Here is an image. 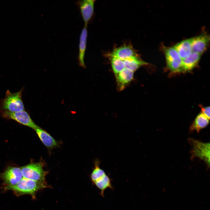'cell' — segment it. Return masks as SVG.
<instances>
[{
	"instance_id": "6da1fadb",
	"label": "cell",
	"mask_w": 210,
	"mask_h": 210,
	"mask_svg": "<svg viewBox=\"0 0 210 210\" xmlns=\"http://www.w3.org/2000/svg\"><path fill=\"white\" fill-rule=\"evenodd\" d=\"M48 187L47 184L23 177L17 184L12 186H7L6 189L12 190L18 195L29 194L34 197L37 191Z\"/></svg>"
},
{
	"instance_id": "7a4b0ae2",
	"label": "cell",
	"mask_w": 210,
	"mask_h": 210,
	"mask_svg": "<svg viewBox=\"0 0 210 210\" xmlns=\"http://www.w3.org/2000/svg\"><path fill=\"white\" fill-rule=\"evenodd\" d=\"M94 167L91 174V181L100 191V195L104 197L105 190L108 188L113 189L112 180L100 166V161L96 160L94 162Z\"/></svg>"
},
{
	"instance_id": "3957f363",
	"label": "cell",
	"mask_w": 210,
	"mask_h": 210,
	"mask_svg": "<svg viewBox=\"0 0 210 210\" xmlns=\"http://www.w3.org/2000/svg\"><path fill=\"white\" fill-rule=\"evenodd\" d=\"M42 162L30 163L20 168L23 178L44 184H47L45 177L48 172L43 170Z\"/></svg>"
},
{
	"instance_id": "277c9868",
	"label": "cell",
	"mask_w": 210,
	"mask_h": 210,
	"mask_svg": "<svg viewBox=\"0 0 210 210\" xmlns=\"http://www.w3.org/2000/svg\"><path fill=\"white\" fill-rule=\"evenodd\" d=\"M22 94V90L14 93L7 90L2 104L4 111L13 113L24 110Z\"/></svg>"
},
{
	"instance_id": "5b68a950",
	"label": "cell",
	"mask_w": 210,
	"mask_h": 210,
	"mask_svg": "<svg viewBox=\"0 0 210 210\" xmlns=\"http://www.w3.org/2000/svg\"><path fill=\"white\" fill-rule=\"evenodd\" d=\"M189 142L192 147V159L198 158L204 161L209 167L210 166V144L189 138Z\"/></svg>"
},
{
	"instance_id": "8992f818",
	"label": "cell",
	"mask_w": 210,
	"mask_h": 210,
	"mask_svg": "<svg viewBox=\"0 0 210 210\" xmlns=\"http://www.w3.org/2000/svg\"><path fill=\"white\" fill-rule=\"evenodd\" d=\"M164 52L168 68L174 72L183 71L182 60L174 47L165 48Z\"/></svg>"
},
{
	"instance_id": "52a82bcc",
	"label": "cell",
	"mask_w": 210,
	"mask_h": 210,
	"mask_svg": "<svg viewBox=\"0 0 210 210\" xmlns=\"http://www.w3.org/2000/svg\"><path fill=\"white\" fill-rule=\"evenodd\" d=\"M2 114L3 116L5 118L14 120L34 130L39 127L24 110L13 113L4 111Z\"/></svg>"
},
{
	"instance_id": "ba28073f",
	"label": "cell",
	"mask_w": 210,
	"mask_h": 210,
	"mask_svg": "<svg viewBox=\"0 0 210 210\" xmlns=\"http://www.w3.org/2000/svg\"><path fill=\"white\" fill-rule=\"evenodd\" d=\"M1 177L8 186L17 184L23 177L20 168L9 167L1 175Z\"/></svg>"
},
{
	"instance_id": "9c48e42d",
	"label": "cell",
	"mask_w": 210,
	"mask_h": 210,
	"mask_svg": "<svg viewBox=\"0 0 210 210\" xmlns=\"http://www.w3.org/2000/svg\"><path fill=\"white\" fill-rule=\"evenodd\" d=\"M95 1L94 0H83L78 1L76 2L85 26H87L93 16Z\"/></svg>"
},
{
	"instance_id": "30bf717a",
	"label": "cell",
	"mask_w": 210,
	"mask_h": 210,
	"mask_svg": "<svg viewBox=\"0 0 210 210\" xmlns=\"http://www.w3.org/2000/svg\"><path fill=\"white\" fill-rule=\"evenodd\" d=\"M134 73L132 70L125 68L115 76L118 91H122L130 83L133 79Z\"/></svg>"
},
{
	"instance_id": "8fae6325",
	"label": "cell",
	"mask_w": 210,
	"mask_h": 210,
	"mask_svg": "<svg viewBox=\"0 0 210 210\" xmlns=\"http://www.w3.org/2000/svg\"><path fill=\"white\" fill-rule=\"evenodd\" d=\"M209 41V36L205 33L193 38L192 43V52L201 55L206 49Z\"/></svg>"
},
{
	"instance_id": "7c38bea8",
	"label": "cell",
	"mask_w": 210,
	"mask_h": 210,
	"mask_svg": "<svg viewBox=\"0 0 210 210\" xmlns=\"http://www.w3.org/2000/svg\"><path fill=\"white\" fill-rule=\"evenodd\" d=\"M110 55L123 60L138 55L133 47L128 45H124L115 49Z\"/></svg>"
},
{
	"instance_id": "4fadbf2b",
	"label": "cell",
	"mask_w": 210,
	"mask_h": 210,
	"mask_svg": "<svg viewBox=\"0 0 210 210\" xmlns=\"http://www.w3.org/2000/svg\"><path fill=\"white\" fill-rule=\"evenodd\" d=\"M87 36V26L85 25L81 31L80 36L78 57L79 64L80 66L83 68L86 67L84 62V58L86 48Z\"/></svg>"
},
{
	"instance_id": "5bb4252c",
	"label": "cell",
	"mask_w": 210,
	"mask_h": 210,
	"mask_svg": "<svg viewBox=\"0 0 210 210\" xmlns=\"http://www.w3.org/2000/svg\"><path fill=\"white\" fill-rule=\"evenodd\" d=\"M34 130L42 142L48 149H52L59 146L58 142L45 130L39 127Z\"/></svg>"
},
{
	"instance_id": "9a60e30c",
	"label": "cell",
	"mask_w": 210,
	"mask_h": 210,
	"mask_svg": "<svg viewBox=\"0 0 210 210\" xmlns=\"http://www.w3.org/2000/svg\"><path fill=\"white\" fill-rule=\"evenodd\" d=\"M193 38L183 40L178 43L174 46L182 60L189 55L192 52Z\"/></svg>"
},
{
	"instance_id": "2e32d148",
	"label": "cell",
	"mask_w": 210,
	"mask_h": 210,
	"mask_svg": "<svg viewBox=\"0 0 210 210\" xmlns=\"http://www.w3.org/2000/svg\"><path fill=\"white\" fill-rule=\"evenodd\" d=\"M201 55L192 52L189 55L182 60L183 71H189L194 68L199 61Z\"/></svg>"
},
{
	"instance_id": "e0dca14e",
	"label": "cell",
	"mask_w": 210,
	"mask_h": 210,
	"mask_svg": "<svg viewBox=\"0 0 210 210\" xmlns=\"http://www.w3.org/2000/svg\"><path fill=\"white\" fill-rule=\"evenodd\" d=\"M209 119L202 112L196 117L190 126L189 131L190 132L196 131L199 132L200 130L206 127L209 123Z\"/></svg>"
},
{
	"instance_id": "ac0fdd59",
	"label": "cell",
	"mask_w": 210,
	"mask_h": 210,
	"mask_svg": "<svg viewBox=\"0 0 210 210\" xmlns=\"http://www.w3.org/2000/svg\"><path fill=\"white\" fill-rule=\"evenodd\" d=\"M123 61L125 68L134 72L141 66L147 64V62L142 60L138 55L123 60Z\"/></svg>"
},
{
	"instance_id": "d6986e66",
	"label": "cell",
	"mask_w": 210,
	"mask_h": 210,
	"mask_svg": "<svg viewBox=\"0 0 210 210\" xmlns=\"http://www.w3.org/2000/svg\"><path fill=\"white\" fill-rule=\"evenodd\" d=\"M110 57L112 68L115 76L125 68V64L123 60L114 57Z\"/></svg>"
},
{
	"instance_id": "ffe728a7",
	"label": "cell",
	"mask_w": 210,
	"mask_h": 210,
	"mask_svg": "<svg viewBox=\"0 0 210 210\" xmlns=\"http://www.w3.org/2000/svg\"><path fill=\"white\" fill-rule=\"evenodd\" d=\"M202 113L209 119H210V107L206 106L202 109Z\"/></svg>"
}]
</instances>
